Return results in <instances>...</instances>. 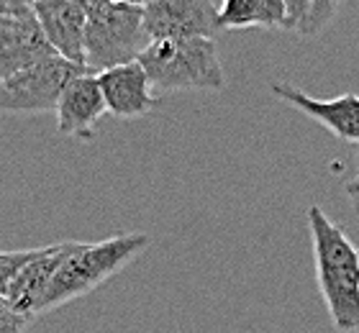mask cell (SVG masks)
Masks as SVG:
<instances>
[{
    "label": "cell",
    "instance_id": "obj_1",
    "mask_svg": "<svg viewBox=\"0 0 359 333\" xmlns=\"http://www.w3.org/2000/svg\"><path fill=\"white\" fill-rule=\"evenodd\" d=\"M316 280L329 318L341 333L359 331V249L318 205L308 208Z\"/></svg>",
    "mask_w": 359,
    "mask_h": 333
},
{
    "label": "cell",
    "instance_id": "obj_2",
    "mask_svg": "<svg viewBox=\"0 0 359 333\" xmlns=\"http://www.w3.org/2000/svg\"><path fill=\"white\" fill-rule=\"evenodd\" d=\"M147 246H149L147 233H118V236L103 238L95 244L69 241L67 254L62 257L52 277L44 313L72 303L77 297L100 287L103 282L116 277L123 266L131 264Z\"/></svg>",
    "mask_w": 359,
    "mask_h": 333
},
{
    "label": "cell",
    "instance_id": "obj_3",
    "mask_svg": "<svg viewBox=\"0 0 359 333\" xmlns=\"http://www.w3.org/2000/svg\"><path fill=\"white\" fill-rule=\"evenodd\" d=\"M139 64L154 93L224 90L226 72L213 39H157L142 52Z\"/></svg>",
    "mask_w": 359,
    "mask_h": 333
},
{
    "label": "cell",
    "instance_id": "obj_4",
    "mask_svg": "<svg viewBox=\"0 0 359 333\" xmlns=\"http://www.w3.org/2000/svg\"><path fill=\"white\" fill-rule=\"evenodd\" d=\"M147 46L149 36L144 34L142 8L111 0L88 15L83 64L90 74L136 62Z\"/></svg>",
    "mask_w": 359,
    "mask_h": 333
},
{
    "label": "cell",
    "instance_id": "obj_5",
    "mask_svg": "<svg viewBox=\"0 0 359 333\" xmlns=\"http://www.w3.org/2000/svg\"><path fill=\"white\" fill-rule=\"evenodd\" d=\"M88 72L83 64L52 54L0 82V113L54 111L69 82Z\"/></svg>",
    "mask_w": 359,
    "mask_h": 333
},
{
    "label": "cell",
    "instance_id": "obj_6",
    "mask_svg": "<svg viewBox=\"0 0 359 333\" xmlns=\"http://www.w3.org/2000/svg\"><path fill=\"white\" fill-rule=\"evenodd\" d=\"M144 34L157 39H213L218 34L216 6L210 0H149L142 8Z\"/></svg>",
    "mask_w": 359,
    "mask_h": 333
},
{
    "label": "cell",
    "instance_id": "obj_7",
    "mask_svg": "<svg viewBox=\"0 0 359 333\" xmlns=\"http://www.w3.org/2000/svg\"><path fill=\"white\" fill-rule=\"evenodd\" d=\"M97 85L103 93L105 111L121 121L142 118L157 108V95L149 85V77L139 62L111 67L97 72Z\"/></svg>",
    "mask_w": 359,
    "mask_h": 333
},
{
    "label": "cell",
    "instance_id": "obj_8",
    "mask_svg": "<svg viewBox=\"0 0 359 333\" xmlns=\"http://www.w3.org/2000/svg\"><path fill=\"white\" fill-rule=\"evenodd\" d=\"M52 54L34 11L0 15V82Z\"/></svg>",
    "mask_w": 359,
    "mask_h": 333
},
{
    "label": "cell",
    "instance_id": "obj_9",
    "mask_svg": "<svg viewBox=\"0 0 359 333\" xmlns=\"http://www.w3.org/2000/svg\"><path fill=\"white\" fill-rule=\"evenodd\" d=\"M34 15L52 52L62 60L83 64L85 26H88V13L83 8L75 6L72 0H39L34 6Z\"/></svg>",
    "mask_w": 359,
    "mask_h": 333
},
{
    "label": "cell",
    "instance_id": "obj_10",
    "mask_svg": "<svg viewBox=\"0 0 359 333\" xmlns=\"http://www.w3.org/2000/svg\"><path fill=\"white\" fill-rule=\"evenodd\" d=\"M67 249L69 241L44 246L36 259H31L21 272L15 274V280L11 282V287L3 295L6 303L15 313H21V315H26L31 320H36L44 313L46 295H49V287H52V277L57 272V266H60L62 257L67 254Z\"/></svg>",
    "mask_w": 359,
    "mask_h": 333
},
{
    "label": "cell",
    "instance_id": "obj_11",
    "mask_svg": "<svg viewBox=\"0 0 359 333\" xmlns=\"http://www.w3.org/2000/svg\"><path fill=\"white\" fill-rule=\"evenodd\" d=\"M272 95L280 100L290 103L292 108H298L300 113H306L308 118L318 121L323 128H329L337 139L352 141L359 144V97L357 95H339L321 100L303 93V90L292 88V85H283L275 82L272 85Z\"/></svg>",
    "mask_w": 359,
    "mask_h": 333
},
{
    "label": "cell",
    "instance_id": "obj_12",
    "mask_svg": "<svg viewBox=\"0 0 359 333\" xmlns=\"http://www.w3.org/2000/svg\"><path fill=\"white\" fill-rule=\"evenodd\" d=\"M54 111H57V131L62 136L90 139L97 121L108 113L95 74L83 72L80 77L69 82Z\"/></svg>",
    "mask_w": 359,
    "mask_h": 333
},
{
    "label": "cell",
    "instance_id": "obj_13",
    "mask_svg": "<svg viewBox=\"0 0 359 333\" xmlns=\"http://www.w3.org/2000/svg\"><path fill=\"white\" fill-rule=\"evenodd\" d=\"M218 29H285L283 0H221Z\"/></svg>",
    "mask_w": 359,
    "mask_h": 333
},
{
    "label": "cell",
    "instance_id": "obj_14",
    "mask_svg": "<svg viewBox=\"0 0 359 333\" xmlns=\"http://www.w3.org/2000/svg\"><path fill=\"white\" fill-rule=\"evenodd\" d=\"M341 3H344V0H311L306 23H303L300 34H303V36H318V34L334 21V15L339 13Z\"/></svg>",
    "mask_w": 359,
    "mask_h": 333
},
{
    "label": "cell",
    "instance_id": "obj_15",
    "mask_svg": "<svg viewBox=\"0 0 359 333\" xmlns=\"http://www.w3.org/2000/svg\"><path fill=\"white\" fill-rule=\"evenodd\" d=\"M44 249V246H41ZM41 249H23V252H0V297L6 295V290L11 287V282L15 280V274L21 272L23 266L31 259H36Z\"/></svg>",
    "mask_w": 359,
    "mask_h": 333
},
{
    "label": "cell",
    "instance_id": "obj_16",
    "mask_svg": "<svg viewBox=\"0 0 359 333\" xmlns=\"http://www.w3.org/2000/svg\"><path fill=\"white\" fill-rule=\"evenodd\" d=\"M34 320L15 313L11 305L6 303V297H0V333H26V328Z\"/></svg>",
    "mask_w": 359,
    "mask_h": 333
},
{
    "label": "cell",
    "instance_id": "obj_17",
    "mask_svg": "<svg viewBox=\"0 0 359 333\" xmlns=\"http://www.w3.org/2000/svg\"><path fill=\"white\" fill-rule=\"evenodd\" d=\"M308 6H311V0H283V8H285V31H295V34H300L303 23H306Z\"/></svg>",
    "mask_w": 359,
    "mask_h": 333
},
{
    "label": "cell",
    "instance_id": "obj_18",
    "mask_svg": "<svg viewBox=\"0 0 359 333\" xmlns=\"http://www.w3.org/2000/svg\"><path fill=\"white\" fill-rule=\"evenodd\" d=\"M39 0H0V15L23 13V11H34Z\"/></svg>",
    "mask_w": 359,
    "mask_h": 333
},
{
    "label": "cell",
    "instance_id": "obj_19",
    "mask_svg": "<svg viewBox=\"0 0 359 333\" xmlns=\"http://www.w3.org/2000/svg\"><path fill=\"white\" fill-rule=\"evenodd\" d=\"M346 195H349V203H352V208L359 213V175H354L349 182L344 185Z\"/></svg>",
    "mask_w": 359,
    "mask_h": 333
},
{
    "label": "cell",
    "instance_id": "obj_20",
    "mask_svg": "<svg viewBox=\"0 0 359 333\" xmlns=\"http://www.w3.org/2000/svg\"><path fill=\"white\" fill-rule=\"evenodd\" d=\"M75 6H80L85 11V13H95V11H100V8L105 6V3H111V0H72Z\"/></svg>",
    "mask_w": 359,
    "mask_h": 333
},
{
    "label": "cell",
    "instance_id": "obj_21",
    "mask_svg": "<svg viewBox=\"0 0 359 333\" xmlns=\"http://www.w3.org/2000/svg\"><path fill=\"white\" fill-rule=\"evenodd\" d=\"M116 3H126V6H136V8H144L149 0H116Z\"/></svg>",
    "mask_w": 359,
    "mask_h": 333
},
{
    "label": "cell",
    "instance_id": "obj_22",
    "mask_svg": "<svg viewBox=\"0 0 359 333\" xmlns=\"http://www.w3.org/2000/svg\"><path fill=\"white\" fill-rule=\"evenodd\" d=\"M357 164H359V144H357Z\"/></svg>",
    "mask_w": 359,
    "mask_h": 333
}]
</instances>
